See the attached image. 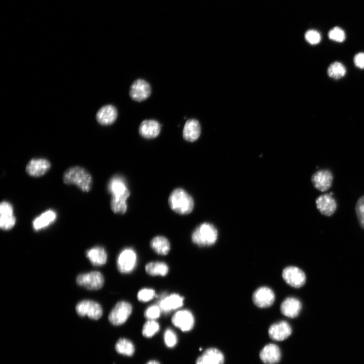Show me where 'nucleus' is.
<instances>
[{
    "mask_svg": "<svg viewBox=\"0 0 364 364\" xmlns=\"http://www.w3.org/2000/svg\"><path fill=\"white\" fill-rule=\"evenodd\" d=\"M63 179L64 184L75 185L84 192H89L92 186L91 175L80 166L71 167L68 169L63 174Z\"/></svg>",
    "mask_w": 364,
    "mask_h": 364,
    "instance_id": "f257e3e1",
    "label": "nucleus"
},
{
    "mask_svg": "<svg viewBox=\"0 0 364 364\" xmlns=\"http://www.w3.org/2000/svg\"><path fill=\"white\" fill-rule=\"evenodd\" d=\"M170 208L179 214H188L193 210V198L185 190L176 188L170 193L168 198Z\"/></svg>",
    "mask_w": 364,
    "mask_h": 364,
    "instance_id": "f03ea898",
    "label": "nucleus"
},
{
    "mask_svg": "<svg viewBox=\"0 0 364 364\" xmlns=\"http://www.w3.org/2000/svg\"><path fill=\"white\" fill-rule=\"evenodd\" d=\"M218 237V232L212 224L204 222L198 225L193 231L191 238L192 242L201 247L213 245Z\"/></svg>",
    "mask_w": 364,
    "mask_h": 364,
    "instance_id": "7ed1b4c3",
    "label": "nucleus"
},
{
    "mask_svg": "<svg viewBox=\"0 0 364 364\" xmlns=\"http://www.w3.org/2000/svg\"><path fill=\"white\" fill-rule=\"evenodd\" d=\"M137 255L131 248H126L119 254L117 259L118 270L122 274L132 272L137 264Z\"/></svg>",
    "mask_w": 364,
    "mask_h": 364,
    "instance_id": "20e7f679",
    "label": "nucleus"
},
{
    "mask_svg": "<svg viewBox=\"0 0 364 364\" xmlns=\"http://www.w3.org/2000/svg\"><path fill=\"white\" fill-rule=\"evenodd\" d=\"M132 310L131 304L125 301L117 302L109 314V322L115 326L124 324L130 315Z\"/></svg>",
    "mask_w": 364,
    "mask_h": 364,
    "instance_id": "39448f33",
    "label": "nucleus"
},
{
    "mask_svg": "<svg viewBox=\"0 0 364 364\" xmlns=\"http://www.w3.org/2000/svg\"><path fill=\"white\" fill-rule=\"evenodd\" d=\"M76 282L79 285L88 290H96L103 287L104 278L100 272L94 271L78 275Z\"/></svg>",
    "mask_w": 364,
    "mask_h": 364,
    "instance_id": "423d86ee",
    "label": "nucleus"
},
{
    "mask_svg": "<svg viewBox=\"0 0 364 364\" xmlns=\"http://www.w3.org/2000/svg\"><path fill=\"white\" fill-rule=\"evenodd\" d=\"M76 311L80 316L87 315L92 320H97L102 315L103 309L97 302L89 300H82L76 305Z\"/></svg>",
    "mask_w": 364,
    "mask_h": 364,
    "instance_id": "0eeeda50",
    "label": "nucleus"
},
{
    "mask_svg": "<svg viewBox=\"0 0 364 364\" xmlns=\"http://www.w3.org/2000/svg\"><path fill=\"white\" fill-rule=\"evenodd\" d=\"M184 298L178 294L173 293L170 295L162 294L160 295L158 305L162 312L167 314L176 310L183 305Z\"/></svg>",
    "mask_w": 364,
    "mask_h": 364,
    "instance_id": "6e6552de",
    "label": "nucleus"
},
{
    "mask_svg": "<svg viewBox=\"0 0 364 364\" xmlns=\"http://www.w3.org/2000/svg\"><path fill=\"white\" fill-rule=\"evenodd\" d=\"M171 321L173 325L183 332L191 330L195 323L193 313L189 310H180L173 314Z\"/></svg>",
    "mask_w": 364,
    "mask_h": 364,
    "instance_id": "1a4fd4ad",
    "label": "nucleus"
},
{
    "mask_svg": "<svg viewBox=\"0 0 364 364\" xmlns=\"http://www.w3.org/2000/svg\"><path fill=\"white\" fill-rule=\"evenodd\" d=\"M282 277L288 284L294 288L301 287L306 281L304 272L296 266L285 268L283 271Z\"/></svg>",
    "mask_w": 364,
    "mask_h": 364,
    "instance_id": "9d476101",
    "label": "nucleus"
},
{
    "mask_svg": "<svg viewBox=\"0 0 364 364\" xmlns=\"http://www.w3.org/2000/svg\"><path fill=\"white\" fill-rule=\"evenodd\" d=\"M151 88L150 84L142 79L135 80L131 84L129 95L131 98L137 102H142L147 99L151 95Z\"/></svg>",
    "mask_w": 364,
    "mask_h": 364,
    "instance_id": "9b49d317",
    "label": "nucleus"
},
{
    "mask_svg": "<svg viewBox=\"0 0 364 364\" xmlns=\"http://www.w3.org/2000/svg\"><path fill=\"white\" fill-rule=\"evenodd\" d=\"M108 187L113 197L127 200L130 195L124 179L119 175L114 176L110 179Z\"/></svg>",
    "mask_w": 364,
    "mask_h": 364,
    "instance_id": "f8f14e48",
    "label": "nucleus"
},
{
    "mask_svg": "<svg viewBox=\"0 0 364 364\" xmlns=\"http://www.w3.org/2000/svg\"><path fill=\"white\" fill-rule=\"evenodd\" d=\"M254 303L258 307L265 308L270 306L275 301V295L273 291L268 287H261L254 292L252 296Z\"/></svg>",
    "mask_w": 364,
    "mask_h": 364,
    "instance_id": "ddd939ff",
    "label": "nucleus"
},
{
    "mask_svg": "<svg viewBox=\"0 0 364 364\" xmlns=\"http://www.w3.org/2000/svg\"><path fill=\"white\" fill-rule=\"evenodd\" d=\"M333 179L331 171L322 169L315 172L311 177V181L314 188L321 192H324L330 188Z\"/></svg>",
    "mask_w": 364,
    "mask_h": 364,
    "instance_id": "4468645a",
    "label": "nucleus"
},
{
    "mask_svg": "<svg viewBox=\"0 0 364 364\" xmlns=\"http://www.w3.org/2000/svg\"><path fill=\"white\" fill-rule=\"evenodd\" d=\"M50 167V162L46 159H32L27 164L26 171L31 176L40 177L47 173Z\"/></svg>",
    "mask_w": 364,
    "mask_h": 364,
    "instance_id": "2eb2a0df",
    "label": "nucleus"
},
{
    "mask_svg": "<svg viewBox=\"0 0 364 364\" xmlns=\"http://www.w3.org/2000/svg\"><path fill=\"white\" fill-rule=\"evenodd\" d=\"M292 333L290 325L286 321H280L271 325L268 329V334L271 339L276 341H283L287 339Z\"/></svg>",
    "mask_w": 364,
    "mask_h": 364,
    "instance_id": "dca6fc26",
    "label": "nucleus"
},
{
    "mask_svg": "<svg viewBox=\"0 0 364 364\" xmlns=\"http://www.w3.org/2000/svg\"><path fill=\"white\" fill-rule=\"evenodd\" d=\"M315 203L319 211L327 216L333 215L337 208L336 200L329 194L320 195L316 198Z\"/></svg>",
    "mask_w": 364,
    "mask_h": 364,
    "instance_id": "f3484780",
    "label": "nucleus"
},
{
    "mask_svg": "<svg viewBox=\"0 0 364 364\" xmlns=\"http://www.w3.org/2000/svg\"><path fill=\"white\" fill-rule=\"evenodd\" d=\"M259 357L262 362L265 364H276L281 359L280 349L275 344H267L260 351Z\"/></svg>",
    "mask_w": 364,
    "mask_h": 364,
    "instance_id": "a211bd4d",
    "label": "nucleus"
},
{
    "mask_svg": "<svg viewBox=\"0 0 364 364\" xmlns=\"http://www.w3.org/2000/svg\"><path fill=\"white\" fill-rule=\"evenodd\" d=\"M117 117V111L112 105H107L100 109L96 114L97 121L103 125L113 123Z\"/></svg>",
    "mask_w": 364,
    "mask_h": 364,
    "instance_id": "6ab92c4d",
    "label": "nucleus"
},
{
    "mask_svg": "<svg viewBox=\"0 0 364 364\" xmlns=\"http://www.w3.org/2000/svg\"><path fill=\"white\" fill-rule=\"evenodd\" d=\"M161 125L155 120H145L140 125L139 131L140 134L146 139L156 138L160 133Z\"/></svg>",
    "mask_w": 364,
    "mask_h": 364,
    "instance_id": "aec40b11",
    "label": "nucleus"
},
{
    "mask_svg": "<svg viewBox=\"0 0 364 364\" xmlns=\"http://www.w3.org/2000/svg\"><path fill=\"white\" fill-rule=\"evenodd\" d=\"M301 308V303L298 299L294 297H288L282 303L280 310L284 315L294 318L298 315Z\"/></svg>",
    "mask_w": 364,
    "mask_h": 364,
    "instance_id": "412c9836",
    "label": "nucleus"
},
{
    "mask_svg": "<svg viewBox=\"0 0 364 364\" xmlns=\"http://www.w3.org/2000/svg\"><path fill=\"white\" fill-rule=\"evenodd\" d=\"M201 134V126L199 122L195 119L188 120L185 124L183 135L184 139L188 142L196 141Z\"/></svg>",
    "mask_w": 364,
    "mask_h": 364,
    "instance_id": "4be33fe9",
    "label": "nucleus"
},
{
    "mask_svg": "<svg viewBox=\"0 0 364 364\" xmlns=\"http://www.w3.org/2000/svg\"><path fill=\"white\" fill-rule=\"evenodd\" d=\"M85 254L90 262L96 266H101L105 264L107 260V253L102 247H93L87 250Z\"/></svg>",
    "mask_w": 364,
    "mask_h": 364,
    "instance_id": "5701e85b",
    "label": "nucleus"
},
{
    "mask_svg": "<svg viewBox=\"0 0 364 364\" xmlns=\"http://www.w3.org/2000/svg\"><path fill=\"white\" fill-rule=\"evenodd\" d=\"M56 217L57 214L55 211L48 210L33 220V228L35 231L44 229L54 222Z\"/></svg>",
    "mask_w": 364,
    "mask_h": 364,
    "instance_id": "b1692460",
    "label": "nucleus"
},
{
    "mask_svg": "<svg viewBox=\"0 0 364 364\" xmlns=\"http://www.w3.org/2000/svg\"><path fill=\"white\" fill-rule=\"evenodd\" d=\"M150 246L157 254L162 255L167 254L170 249L168 239L161 236L154 237L150 242Z\"/></svg>",
    "mask_w": 364,
    "mask_h": 364,
    "instance_id": "393cba45",
    "label": "nucleus"
},
{
    "mask_svg": "<svg viewBox=\"0 0 364 364\" xmlns=\"http://www.w3.org/2000/svg\"><path fill=\"white\" fill-rule=\"evenodd\" d=\"M145 270L151 276H165L168 274L169 268L166 263L163 262L153 261L146 265Z\"/></svg>",
    "mask_w": 364,
    "mask_h": 364,
    "instance_id": "a878e982",
    "label": "nucleus"
},
{
    "mask_svg": "<svg viewBox=\"0 0 364 364\" xmlns=\"http://www.w3.org/2000/svg\"><path fill=\"white\" fill-rule=\"evenodd\" d=\"M202 355L208 364H223L224 363V355L217 348H208L204 352Z\"/></svg>",
    "mask_w": 364,
    "mask_h": 364,
    "instance_id": "bb28decb",
    "label": "nucleus"
},
{
    "mask_svg": "<svg viewBox=\"0 0 364 364\" xmlns=\"http://www.w3.org/2000/svg\"><path fill=\"white\" fill-rule=\"evenodd\" d=\"M115 349L121 354L130 356L134 353V346L130 340L126 338H121L116 343Z\"/></svg>",
    "mask_w": 364,
    "mask_h": 364,
    "instance_id": "cd10ccee",
    "label": "nucleus"
},
{
    "mask_svg": "<svg viewBox=\"0 0 364 364\" xmlns=\"http://www.w3.org/2000/svg\"><path fill=\"white\" fill-rule=\"evenodd\" d=\"M346 71V68L342 64L339 62H335L328 67V74L332 78L338 79L345 75Z\"/></svg>",
    "mask_w": 364,
    "mask_h": 364,
    "instance_id": "c85d7f7f",
    "label": "nucleus"
},
{
    "mask_svg": "<svg viewBox=\"0 0 364 364\" xmlns=\"http://www.w3.org/2000/svg\"><path fill=\"white\" fill-rule=\"evenodd\" d=\"M159 323L155 320H148L144 324L142 334L147 338H150L155 335L159 330Z\"/></svg>",
    "mask_w": 364,
    "mask_h": 364,
    "instance_id": "c756f323",
    "label": "nucleus"
},
{
    "mask_svg": "<svg viewBox=\"0 0 364 364\" xmlns=\"http://www.w3.org/2000/svg\"><path fill=\"white\" fill-rule=\"evenodd\" d=\"M126 200L112 197L110 201V207L115 213L124 214L127 210Z\"/></svg>",
    "mask_w": 364,
    "mask_h": 364,
    "instance_id": "7c9ffc66",
    "label": "nucleus"
},
{
    "mask_svg": "<svg viewBox=\"0 0 364 364\" xmlns=\"http://www.w3.org/2000/svg\"><path fill=\"white\" fill-rule=\"evenodd\" d=\"M16 223V217L14 214H1L0 227L3 230L12 229Z\"/></svg>",
    "mask_w": 364,
    "mask_h": 364,
    "instance_id": "2f4dec72",
    "label": "nucleus"
},
{
    "mask_svg": "<svg viewBox=\"0 0 364 364\" xmlns=\"http://www.w3.org/2000/svg\"><path fill=\"white\" fill-rule=\"evenodd\" d=\"M162 311L158 304H153L149 306L145 311V317L148 320H155L159 318Z\"/></svg>",
    "mask_w": 364,
    "mask_h": 364,
    "instance_id": "473e14b6",
    "label": "nucleus"
},
{
    "mask_svg": "<svg viewBox=\"0 0 364 364\" xmlns=\"http://www.w3.org/2000/svg\"><path fill=\"white\" fill-rule=\"evenodd\" d=\"M164 341L168 347H174L177 342V337L174 331L171 329H167L164 333Z\"/></svg>",
    "mask_w": 364,
    "mask_h": 364,
    "instance_id": "72a5a7b5",
    "label": "nucleus"
},
{
    "mask_svg": "<svg viewBox=\"0 0 364 364\" xmlns=\"http://www.w3.org/2000/svg\"><path fill=\"white\" fill-rule=\"evenodd\" d=\"M329 38L334 41L341 42L345 38L344 31L338 27H335L331 29L328 33Z\"/></svg>",
    "mask_w": 364,
    "mask_h": 364,
    "instance_id": "f704fd0d",
    "label": "nucleus"
},
{
    "mask_svg": "<svg viewBox=\"0 0 364 364\" xmlns=\"http://www.w3.org/2000/svg\"><path fill=\"white\" fill-rule=\"evenodd\" d=\"M355 211L359 224L364 229V196L357 201Z\"/></svg>",
    "mask_w": 364,
    "mask_h": 364,
    "instance_id": "c9c22d12",
    "label": "nucleus"
},
{
    "mask_svg": "<svg viewBox=\"0 0 364 364\" xmlns=\"http://www.w3.org/2000/svg\"><path fill=\"white\" fill-rule=\"evenodd\" d=\"M155 296V291L150 288H143L140 290L137 295L139 301L143 302L152 300Z\"/></svg>",
    "mask_w": 364,
    "mask_h": 364,
    "instance_id": "e433bc0d",
    "label": "nucleus"
},
{
    "mask_svg": "<svg viewBox=\"0 0 364 364\" xmlns=\"http://www.w3.org/2000/svg\"><path fill=\"white\" fill-rule=\"evenodd\" d=\"M305 38L310 44H316L320 42L321 36L317 31L309 30L305 34Z\"/></svg>",
    "mask_w": 364,
    "mask_h": 364,
    "instance_id": "4c0bfd02",
    "label": "nucleus"
},
{
    "mask_svg": "<svg viewBox=\"0 0 364 364\" xmlns=\"http://www.w3.org/2000/svg\"><path fill=\"white\" fill-rule=\"evenodd\" d=\"M13 214V208L11 204L7 201H3L0 204V214Z\"/></svg>",
    "mask_w": 364,
    "mask_h": 364,
    "instance_id": "58836bf2",
    "label": "nucleus"
},
{
    "mask_svg": "<svg viewBox=\"0 0 364 364\" xmlns=\"http://www.w3.org/2000/svg\"><path fill=\"white\" fill-rule=\"evenodd\" d=\"M355 65L360 69H364V53L357 54L354 58Z\"/></svg>",
    "mask_w": 364,
    "mask_h": 364,
    "instance_id": "ea45409f",
    "label": "nucleus"
},
{
    "mask_svg": "<svg viewBox=\"0 0 364 364\" xmlns=\"http://www.w3.org/2000/svg\"><path fill=\"white\" fill-rule=\"evenodd\" d=\"M196 364H208L203 356V355L202 354L200 356H199L196 362Z\"/></svg>",
    "mask_w": 364,
    "mask_h": 364,
    "instance_id": "a19ab883",
    "label": "nucleus"
},
{
    "mask_svg": "<svg viewBox=\"0 0 364 364\" xmlns=\"http://www.w3.org/2000/svg\"><path fill=\"white\" fill-rule=\"evenodd\" d=\"M146 364H160V363L156 360H150L148 361Z\"/></svg>",
    "mask_w": 364,
    "mask_h": 364,
    "instance_id": "79ce46f5",
    "label": "nucleus"
}]
</instances>
